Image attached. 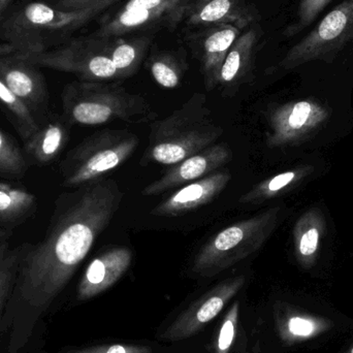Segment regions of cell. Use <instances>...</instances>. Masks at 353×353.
Segmentation results:
<instances>
[{"instance_id": "6da1fadb", "label": "cell", "mask_w": 353, "mask_h": 353, "mask_svg": "<svg viewBox=\"0 0 353 353\" xmlns=\"http://www.w3.org/2000/svg\"><path fill=\"white\" fill-rule=\"evenodd\" d=\"M124 191L112 179L77 187L56 201L47 234L23 252L18 275L1 319L8 353H19L35 325L68 285L97 238L110 225Z\"/></svg>"}, {"instance_id": "7a4b0ae2", "label": "cell", "mask_w": 353, "mask_h": 353, "mask_svg": "<svg viewBox=\"0 0 353 353\" xmlns=\"http://www.w3.org/2000/svg\"><path fill=\"white\" fill-rule=\"evenodd\" d=\"M223 132L205 95L195 93L171 115L153 122L142 163L171 167L216 144Z\"/></svg>"}, {"instance_id": "3957f363", "label": "cell", "mask_w": 353, "mask_h": 353, "mask_svg": "<svg viewBox=\"0 0 353 353\" xmlns=\"http://www.w3.org/2000/svg\"><path fill=\"white\" fill-rule=\"evenodd\" d=\"M61 99L64 117L70 124H146L157 118L144 97L130 92L118 83L76 81L64 87Z\"/></svg>"}, {"instance_id": "277c9868", "label": "cell", "mask_w": 353, "mask_h": 353, "mask_svg": "<svg viewBox=\"0 0 353 353\" xmlns=\"http://www.w3.org/2000/svg\"><path fill=\"white\" fill-rule=\"evenodd\" d=\"M99 12H66L46 2H29L0 21V43L18 53H43L70 41L72 32Z\"/></svg>"}, {"instance_id": "5b68a950", "label": "cell", "mask_w": 353, "mask_h": 353, "mask_svg": "<svg viewBox=\"0 0 353 353\" xmlns=\"http://www.w3.org/2000/svg\"><path fill=\"white\" fill-rule=\"evenodd\" d=\"M280 215L281 208H271L214 234L195 255L193 275L214 277L257 252L277 228Z\"/></svg>"}, {"instance_id": "8992f818", "label": "cell", "mask_w": 353, "mask_h": 353, "mask_svg": "<svg viewBox=\"0 0 353 353\" xmlns=\"http://www.w3.org/2000/svg\"><path fill=\"white\" fill-rule=\"evenodd\" d=\"M140 139L128 130H103L74 147L61 165L63 186H84L103 180L136 152Z\"/></svg>"}, {"instance_id": "52a82bcc", "label": "cell", "mask_w": 353, "mask_h": 353, "mask_svg": "<svg viewBox=\"0 0 353 353\" xmlns=\"http://www.w3.org/2000/svg\"><path fill=\"white\" fill-rule=\"evenodd\" d=\"M101 39H70L43 53L19 54L37 68L70 72L80 81L118 80L117 70L108 54V46L103 45Z\"/></svg>"}, {"instance_id": "ba28073f", "label": "cell", "mask_w": 353, "mask_h": 353, "mask_svg": "<svg viewBox=\"0 0 353 353\" xmlns=\"http://www.w3.org/2000/svg\"><path fill=\"white\" fill-rule=\"evenodd\" d=\"M350 43H353V0H343L288 52L279 68L290 70L316 60L331 62Z\"/></svg>"}, {"instance_id": "9c48e42d", "label": "cell", "mask_w": 353, "mask_h": 353, "mask_svg": "<svg viewBox=\"0 0 353 353\" xmlns=\"http://www.w3.org/2000/svg\"><path fill=\"white\" fill-rule=\"evenodd\" d=\"M330 116L329 108L315 99L277 105L268 113L265 144L270 148L302 144L321 130Z\"/></svg>"}, {"instance_id": "30bf717a", "label": "cell", "mask_w": 353, "mask_h": 353, "mask_svg": "<svg viewBox=\"0 0 353 353\" xmlns=\"http://www.w3.org/2000/svg\"><path fill=\"white\" fill-rule=\"evenodd\" d=\"M246 283V276L228 278L191 303L163 331L159 339L179 342L189 339L213 321Z\"/></svg>"}, {"instance_id": "8fae6325", "label": "cell", "mask_w": 353, "mask_h": 353, "mask_svg": "<svg viewBox=\"0 0 353 353\" xmlns=\"http://www.w3.org/2000/svg\"><path fill=\"white\" fill-rule=\"evenodd\" d=\"M232 159V149L225 143H216L196 154L171 165L161 178L143 189L144 196H157L172 189L211 175L228 165Z\"/></svg>"}, {"instance_id": "7c38bea8", "label": "cell", "mask_w": 353, "mask_h": 353, "mask_svg": "<svg viewBox=\"0 0 353 353\" xmlns=\"http://www.w3.org/2000/svg\"><path fill=\"white\" fill-rule=\"evenodd\" d=\"M0 81L34 112L47 101L45 78L39 68L0 43Z\"/></svg>"}, {"instance_id": "4fadbf2b", "label": "cell", "mask_w": 353, "mask_h": 353, "mask_svg": "<svg viewBox=\"0 0 353 353\" xmlns=\"http://www.w3.org/2000/svg\"><path fill=\"white\" fill-rule=\"evenodd\" d=\"M132 251L116 246L99 253L85 270L77 288V299L88 301L115 285L130 270Z\"/></svg>"}, {"instance_id": "5bb4252c", "label": "cell", "mask_w": 353, "mask_h": 353, "mask_svg": "<svg viewBox=\"0 0 353 353\" xmlns=\"http://www.w3.org/2000/svg\"><path fill=\"white\" fill-rule=\"evenodd\" d=\"M230 179V172L219 170L205 178L188 183L155 205L151 214L157 217H176L194 211L220 195L228 187Z\"/></svg>"}, {"instance_id": "9a60e30c", "label": "cell", "mask_w": 353, "mask_h": 353, "mask_svg": "<svg viewBox=\"0 0 353 353\" xmlns=\"http://www.w3.org/2000/svg\"><path fill=\"white\" fill-rule=\"evenodd\" d=\"M188 0H172L157 8L136 10H121L101 25L97 37L101 39L125 34L155 24H176L186 14Z\"/></svg>"}, {"instance_id": "2e32d148", "label": "cell", "mask_w": 353, "mask_h": 353, "mask_svg": "<svg viewBox=\"0 0 353 353\" xmlns=\"http://www.w3.org/2000/svg\"><path fill=\"white\" fill-rule=\"evenodd\" d=\"M185 16L193 26L232 25L243 29L259 14L246 0H194L189 2Z\"/></svg>"}, {"instance_id": "e0dca14e", "label": "cell", "mask_w": 353, "mask_h": 353, "mask_svg": "<svg viewBox=\"0 0 353 353\" xmlns=\"http://www.w3.org/2000/svg\"><path fill=\"white\" fill-rule=\"evenodd\" d=\"M241 29L232 25L213 26L201 41V64L205 88L213 90L218 86V79L224 59L240 34Z\"/></svg>"}, {"instance_id": "ac0fdd59", "label": "cell", "mask_w": 353, "mask_h": 353, "mask_svg": "<svg viewBox=\"0 0 353 353\" xmlns=\"http://www.w3.org/2000/svg\"><path fill=\"white\" fill-rule=\"evenodd\" d=\"M325 228V215L319 208L305 212L294 224L292 232L294 256L304 269H310L316 263Z\"/></svg>"}, {"instance_id": "d6986e66", "label": "cell", "mask_w": 353, "mask_h": 353, "mask_svg": "<svg viewBox=\"0 0 353 353\" xmlns=\"http://www.w3.org/2000/svg\"><path fill=\"white\" fill-rule=\"evenodd\" d=\"M275 319L278 335L288 345L319 337L332 327L329 319L294 310L286 305H278Z\"/></svg>"}, {"instance_id": "ffe728a7", "label": "cell", "mask_w": 353, "mask_h": 353, "mask_svg": "<svg viewBox=\"0 0 353 353\" xmlns=\"http://www.w3.org/2000/svg\"><path fill=\"white\" fill-rule=\"evenodd\" d=\"M259 31L255 28L248 29L238 37L230 48L222 64L218 79V86L224 89L234 88L242 82L248 70L255 47L259 41Z\"/></svg>"}, {"instance_id": "44dd1931", "label": "cell", "mask_w": 353, "mask_h": 353, "mask_svg": "<svg viewBox=\"0 0 353 353\" xmlns=\"http://www.w3.org/2000/svg\"><path fill=\"white\" fill-rule=\"evenodd\" d=\"M70 139V130L62 120H52L25 140L26 152L41 165L52 163L63 150Z\"/></svg>"}, {"instance_id": "7402d4cb", "label": "cell", "mask_w": 353, "mask_h": 353, "mask_svg": "<svg viewBox=\"0 0 353 353\" xmlns=\"http://www.w3.org/2000/svg\"><path fill=\"white\" fill-rule=\"evenodd\" d=\"M314 171L311 165H300L265 179L239 199L242 205H261L294 189Z\"/></svg>"}, {"instance_id": "603a6c76", "label": "cell", "mask_w": 353, "mask_h": 353, "mask_svg": "<svg viewBox=\"0 0 353 353\" xmlns=\"http://www.w3.org/2000/svg\"><path fill=\"white\" fill-rule=\"evenodd\" d=\"M147 39L118 41L108 46V54L117 70L118 80L130 78L139 70L147 48Z\"/></svg>"}, {"instance_id": "cb8c5ba5", "label": "cell", "mask_w": 353, "mask_h": 353, "mask_svg": "<svg viewBox=\"0 0 353 353\" xmlns=\"http://www.w3.org/2000/svg\"><path fill=\"white\" fill-rule=\"evenodd\" d=\"M35 203L37 199L29 191L0 183V219L16 221L28 215L34 209Z\"/></svg>"}, {"instance_id": "d4e9b609", "label": "cell", "mask_w": 353, "mask_h": 353, "mask_svg": "<svg viewBox=\"0 0 353 353\" xmlns=\"http://www.w3.org/2000/svg\"><path fill=\"white\" fill-rule=\"evenodd\" d=\"M0 107L3 108L24 140L32 136L39 125L26 103L0 81Z\"/></svg>"}, {"instance_id": "484cf974", "label": "cell", "mask_w": 353, "mask_h": 353, "mask_svg": "<svg viewBox=\"0 0 353 353\" xmlns=\"http://www.w3.org/2000/svg\"><path fill=\"white\" fill-rule=\"evenodd\" d=\"M23 252L21 248H10L8 243L0 244V313L10 300Z\"/></svg>"}, {"instance_id": "4316f807", "label": "cell", "mask_w": 353, "mask_h": 353, "mask_svg": "<svg viewBox=\"0 0 353 353\" xmlns=\"http://www.w3.org/2000/svg\"><path fill=\"white\" fill-rule=\"evenodd\" d=\"M150 72L159 86L174 89L180 85L184 66L173 56L161 54L151 59Z\"/></svg>"}, {"instance_id": "83f0119b", "label": "cell", "mask_w": 353, "mask_h": 353, "mask_svg": "<svg viewBox=\"0 0 353 353\" xmlns=\"http://www.w3.org/2000/svg\"><path fill=\"white\" fill-rule=\"evenodd\" d=\"M26 161L12 139L0 130V174L21 176L26 171Z\"/></svg>"}, {"instance_id": "f1b7e54d", "label": "cell", "mask_w": 353, "mask_h": 353, "mask_svg": "<svg viewBox=\"0 0 353 353\" xmlns=\"http://www.w3.org/2000/svg\"><path fill=\"white\" fill-rule=\"evenodd\" d=\"M240 316V302L236 301L226 311L221 323L217 338L214 343L213 353H230L239 327Z\"/></svg>"}, {"instance_id": "f546056e", "label": "cell", "mask_w": 353, "mask_h": 353, "mask_svg": "<svg viewBox=\"0 0 353 353\" xmlns=\"http://www.w3.org/2000/svg\"><path fill=\"white\" fill-rule=\"evenodd\" d=\"M333 0H301L296 20L285 30V35L294 37L308 28Z\"/></svg>"}, {"instance_id": "4dcf8cb0", "label": "cell", "mask_w": 353, "mask_h": 353, "mask_svg": "<svg viewBox=\"0 0 353 353\" xmlns=\"http://www.w3.org/2000/svg\"><path fill=\"white\" fill-rule=\"evenodd\" d=\"M66 353H152V350L140 344L112 343L72 350Z\"/></svg>"}, {"instance_id": "1f68e13d", "label": "cell", "mask_w": 353, "mask_h": 353, "mask_svg": "<svg viewBox=\"0 0 353 353\" xmlns=\"http://www.w3.org/2000/svg\"><path fill=\"white\" fill-rule=\"evenodd\" d=\"M117 0H51L52 6L66 12L76 10H103Z\"/></svg>"}, {"instance_id": "d6a6232c", "label": "cell", "mask_w": 353, "mask_h": 353, "mask_svg": "<svg viewBox=\"0 0 353 353\" xmlns=\"http://www.w3.org/2000/svg\"><path fill=\"white\" fill-rule=\"evenodd\" d=\"M172 0H130L122 10H136L141 8H157V6H163Z\"/></svg>"}, {"instance_id": "836d02e7", "label": "cell", "mask_w": 353, "mask_h": 353, "mask_svg": "<svg viewBox=\"0 0 353 353\" xmlns=\"http://www.w3.org/2000/svg\"><path fill=\"white\" fill-rule=\"evenodd\" d=\"M12 2H14V0H0V21L3 19L6 12L10 10Z\"/></svg>"}, {"instance_id": "e575fe53", "label": "cell", "mask_w": 353, "mask_h": 353, "mask_svg": "<svg viewBox=\"0 0 353 353\" xmlns=\"http://www.w3.org/2000/svg\"><path fill=\"white\" fill-rule=\"evenodd\" d=\"M6 236V232H3V230H0V238H2V236Z\"/></svg>"}, {"instance_id": "d590c367", "label": "cell", "mask_w": 353, "mask_h": 353, "mask_svg": "<svg viewBox=\"0 0 353 353\" xmlns=\"http://www.w3.org/2000/svg\"><path fill=\"white\" fill-rule=\"evenodd\" d=\"M346 353H353V345L350 348V350H347V352Z\"/></svg>"}]
</instances>
